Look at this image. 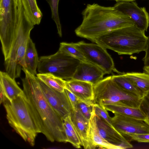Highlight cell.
<instances>
[{
	"instance_id": "1",
	"label": "cell",
	"mask_w": 149,
	"mask_h": 149,
	"mask_svg": "<svg viewBox=\"0 0 149 149\" xmlns=\"http://www.w3.org/2000/svg\"><path fill=\"white\" fill-rule=\"evenodd\" d=\"M22 79L24 98L38 133L43 134L51 142H67L63 119L44 96L37 76L23 69Z\"/></svg>"
},
{
	"instance_id": "2",
	"label": "cell",
	"mask_w": 149,
	"mask_h": 149,
	"mask_svg": "<svg viewBox=\"0 0 149 149\" xmlns=\"http://www.w3.org/2000/svg\"><path fill=\"white\" fill-rule=\"evenodd\" d=\"M17 7L15 29L0 34L5 70L14 79L20 77L21 70L26 67L25 54L31 31L34 25L25 10L22 0H19Z\"/></svg>"
},
{
	"instance_id": "3",
	"label": "cell",
	"mask_w": 149,
	"mask_h": 149,
	"mask_svg": "<svg viewBox=\"0 0 149 149\" xmlns=\"http://www.w3.org/2000/svg\"><path fill=\"white\" fill-rule=\"evenodd\" d=\"M82 21L75 30L78 36L93 41L111 31L134 25L131 18L114 6L87 4L81 13Z\"/></svg>"
},
{
	"instance_id": "4",
	"label": "cell",
	"mask_w": 149,
	"mask_h": 149,
	"mask_svg": "<svg viewBox=\"0 0 149 149\" xmlns=\"http://www.w3.org/2000/svg\"><path fill=\"white\" fill-rule=\"evenodd\" d=\"M147 39L144 31L133 25L111 31L92 42L119 55H131L145 51Z\"/></svg>"
},
{
	"instance_id": "5",
	"label": "cell",
	"mask_w": 149,
	"mask_h": 149,
	"mask_svg": "<svg viewBox=\"0 0 149 149\" xmlns=\"http://www.w3.org/2000/svg\"><path fill=\"white\" fill-rule=\"evenodd\" d=\"M3 104L9 124L25 141L34 146L38 133L28 109L24 92L11 102L7 99Z\"/></svg>"
},
{
	"instance_id": "6",
	"label": "cell",
	"mask_w": 149,
	"mask_h": 149,
	"mask_svg": "<svg viewBox=\"0 0 149 149\" xmlns=\"http://www.w3.org/2000/svg\"><path fill=\"white\" fill-rule=\"evenodd\" d=\"M93 102L102 106L118 103L130 107L139 108L141 98L122 88L111 76L103 78L93 85Z\"/></svg>"
},
{
	"instance_id": "7",
	"label": "cell",
	"mask_w": 149,
	"mask_h": 149,
	"mask_svg": "<svg viewBox=\"0 0 149 149\" xmlns=\"http://www.w3.org/2000/svg\"><path fill=\"white\" fill-rule=\"evenodd\" d=\"M81 62L58 50L54 54L40 57L37 68L39 73H50L67 81L72 79Z\"/></svg>"
},
{
	"instance_id": "8",
	"label": "cell",
	"mask_w": 149,
	"mask_h": 149,
	"mask_svg": "<svg viewBox=\"0 0 149 149\" xmlns=\"http://www.w3.org/2000/svg\"><path fill=\"white\" fill-rule=\"evenodd\" d=\"M89 62L100 68L105 74H109L113 71L118 74L122 72L115 68L113 61L106 49L97 44L87 43L83 41L73 43Z\"/></svg>"
},
{
	"instance_id": "9",
	"label": "cell",
	"mask_w": 149,
	"mask_h": 149,
	"mask_svg": "<svg viewBox=\"0 0 149 149\" xmlns=\"http://www.w3.org/2000/svg\"><path fill=\"white\" fill-rule=\"evenodd\" d=\"M37 78L44 96L54 110L63 120L70 115L73 109L65 91L61 92L54 90Z\"/></svg>"
},
{
	"instance_id": "10",
	"label": "cell",
	"mask_w": 149,
	"mask_h": 149,
	"mask_svg": "<svg viewBox=\"0 0 149 149\" xmlns=\"http://www.w3.org/2000/svg\"><path fill=\"white\" fill-rule=\"evenodd\" d=\"M111 118L113 127L123 136L149 133V125L144 120L118 114Z\"/></svg>"
},
{
	"instance_id": "11",
	"label": "cell",
	"mask_w": 149,
	"mask_h": 149,
	"mask_svg": "<svg viewBox=\"0 0 149 149\" xmlns=\"http://www.w3.org/2000/svg\"><path fill=\"white\" fill-rule=\"evenodd\" d=\"M114 6L129 16L134 25L143 31H147L149 24V15L145 7H140L134 1H118Z\"/></svg>"
},
{
	"instance_id": "12",
	"label": "cell",
	"mask_w": 149,
	"mask_h": 149,
	"mask_svg": "<svg viewBox=\"0 0 149 149\" xmlns=\"http://www.w3.org/2000/svg\"><path fill=\"white\" fill-rule=\"evenodd\" d=\"M0 0V32L14 29L17 24L18 5L15 0Z\"/></svg>"
},
{
	"instance_id": "13",
	"label": "cell",
	"mask_w": 149,
	"mask_h": 149,
	"mask_svg": "<svg viewBox=\"0 0 149 149\" xmlns=\"http://www.w3.org/2000/svg\"><path fill=\"white\" fill-rule=\"evenodd\" d=\"M96 119L99 132L106 141L111 144L120 147L121 149L133 147V146L124 136L114 127L107 124L96 115Z\"/></svg>"
},
{
	"instance_id": "14",
	"label": "cell",
	"mask_w": 149,
	"mask_h": 149,
	"mask_svg": "<svg viewBox=\"0 0 149 149\" xmlns=\"http://www.w3.org/2000/svg\"><path fill=\"white\" fill-rule=\"evenodd\" d=\"M104 74L100 68L91 63L81 62L72 79L89 82L93 85L103 79Z\"/></svg>"
},
{
	"instance_id": "15",
	"label": "cell",
	"mask_w": 149,
	"mask_h": 149,
	"mask_svg": "<svg viewBox=\"0 0 149 149\" xmlns=\"http://www.w3.org/2000/svg\"><path fill=\"white\" fill-rule=\"evenodd\" d=\"M88 137L89 149H94L96 148L102 149H121L120 147L106 141L101 135L97 126L96 115L93 109L89 120Z\"/></svg>"
},
{
	"instance_id": "16",
	"label": "cell",
	"mask_w": 149,
	"mask_h": 149,
	"mask_svg": "<svg viewBox=\"0 0 149 149\" xmlns=\"http://www.w3.org/2000/svg\"><path fill=\"white\" fill-rule=\"evenodd\" d=\"M65 81V88L75 94L79 100L85 101H93L94 94L93 84L73 79Z\"/></svg>"
},
{
	"instance_id": "17",
	"label": "cell",
	"mask_w": 149,
	"mask_h": 149,
	"mask_svg": "<svg viewBox=\"0 0 149 149\" xmlns=\"http://www.w3.org/2000/svg\"><path fill=\"white\" fill-rule=\"evenodd\" d=\"M70 116L78 133L81 146L85 149H89L88 137L89 120L76 110L72 111Z\"/></svg>"
},
{
	"instance_id": "18",
	"label": "cell",
	"mask_w": 149,
	"mask_h": 149,
	"mask_svg": "<svg viewBox=\"0 0 149 149\" xmlns=\"http://www.w3.org/2000/svg\"><path fill=\"white\" fill-rule=\"evenodd\" d=\"M0 87L10 102L24 93L23 90L17 85L15 79L12 78L6 72H0Z\"/></svg>"
},
{
	"instance_id": "19",
	"label": "cell",
	"mask_w": 149,
	"mask_h": 149,
	"mask_svg": "<svg viewBox=\"0 0 149 149\" xmlns=\"http://www.w3.org/2000/svg\"><path fill=\"white\" fill-rule=\"evenodd\" d=\"M102 106L107 111L114 114L131 117L144 120L147 116L139 108H135L122 105L117 103H111Z\"/></svg>"
},
{
	"instance_id": "20",
	"label": "cell",
	"mask_w": 149,
	"mask_h": 149,
	"mask_svg": "<svg viewBox=\"0 0 149 149\" xmlns=\"http://www.w3.org/2000/svg\"><path fill=\"white\" fill-rule=\"evenodd\" d=\"M39 60L35 44L30 38L27 43L24 55L26 67L23 68L26 69L31 74L35 75L37 74L36 70Z\"/></svg>"
},
{
	"instance_id": "21",
	"label": "cell",
	"mask_w": 149,
	"mask_h": 149,
	"mask_svg": "<svg viewBox=\"0 0 149 149\" xmlns=\"http://www.w3.org/2000/svg\"><path fill=\"white\" fill-rule=\"evenodd\" d=\"M124 74L139 89L143 95L149 92V74L144 72H124Z\"/></svg>"
},
{
	"instance_id": "22",
	"label": "cell",
	"mask_w": 149,
	"mask_h": 149,
	"mask_svg": "<svg viewBox=\"0 0 149 149\" xmlns=\"http://www.w3.org/2000/svg\"><path fill=\"white\" fill-rule=\"evenodd\" d=\"M124 72L111 76L113 80L120 87L138 97L142 98V92L124 74Z\"/></svg>"
},
{
	"instance_id": "23",
	"label": "cell",
	"mask_w": 149,
	"mask_h": 149,
	"mask_svg": "<svg viewBox=\"0 0 149 149\" xmlns=\"http://www.w3.org/2000/svg\"><path fill=\"white\" fill-rule=\"evenodd\" d=\"M37 77L47 86L58 91L63 92L65 88V80L50 73H39Z\"/></svg>"
},
{
	"instance_id": "24",
	"label": "cell",
	"mask_w": 149,
	"mask_h": 149,
	"mask_svg": "<svg viewBox=\"0 0 149 149\" xmlns=\"http://www.w3.org/2000/svg\"><path fill=\"white\" fill-rule=\"evenodd\" d=\"M29 17L34 25L39 24L42 17L36 0H22Z\"/></svg>"
},
{
	"instance_id": "25",
	"label": "cell",
	"mask_w": 149,
	"mask_h": 149,
	"mask_svg": "<svg viewBox=\"0 0 149 149\" xmlns=\"http://www.w3.org/2000/svg\"><path fill=\"white\" fill-rule=\"evenodd\" d=\"M58 50L77 59L81 62H89L81 52L74 46L72 42L60 43Z\"/></svg>"
},
{
	"instance_id": "26",
	"label": "cell",
	"mask_w": 149,
	"mask_h": 149,
	"mask_svg": "<svg viewBox=\"0 0 149 149\" xmlns=\"http://www.w3.org/2000/svg\"><path fill=\"white\" fill-rule=\"evenodd\" d=\"M94 103L93 101H85L79 100L75 107L78 111L86 119L89 120L93 109Z\"/></svg>"
},
{
	"instance_id": "27",
	"label": "cell",
	"mask_w": 149,
	"mask_h": 149,
	"mask_svg": "<svg viewBox=\"0 0 149 149\" xmlns=\"http://www.w3.org/2000/svg\"><path fill=\"white\" fill-rule=\"evenodd\" d=\"M49 4L52 12V18L54 21L57 28L58 33L60 37L62 36L61 26L58 13L59 0H46Z\"/></svg>"
},
{
	"instance_id": "28",
	"label": "cell",
	"mask_w": 149,
	"mask_h": 149,
	"mask_svg": "<svg viewBox=\"0 0 149 149\" xmlns=\"http://www.w3.org/2000/svg\"><path fill=\"white\" fill-rule=\"evenodd\" d=\"M93 110L96 115L111 127L112 125L111 118L109 116L107 110L102 106L97 104L94 103Z\"/></svg>"
},
{
	"instance_id": "29",
	"label": "cell",
	"mask_w": 149,
	"mask_h": 149,
	"mask_svg": "<svg viewBox=\"0 0 149 149\" xmlns=\"http://www.w3.org/2000/svg\"><path fill=\"white\" fill-rule=\"evenodd\" d=\"M64 127L67 138V142L70 143L76 148H81V143L79 138L71 132L67 128L64 123Z\"/></svg>"
},
{
	"instance_id": "30",
	"label": "cell",
	"mask_w": 149,
	"mask_h": 149,
	"mask_svg": "<svg viewBox=\"0 0 149 149\" xmlns=\"http://www.w3.org/2000/svg\"><path fill=\"white\" fill-rule=\"evenodd\" d=\"M139 108L147 117L149 116V92L145 94L141 98Z\"/></svg>"
},
{
	"instance_id": "31",
	"label": "cell",
	"mask_w": 149,
	"mask_h": 149,
	"mask_svg": "<svg viewBox=\"0 0 149 149\" xmlns=\"http://www.w3.org/2000/svg\"><path fill=\"white\" fill-rule=\"evenodd\" d=\"M132 140L139 142L149 143V133L135 134L130 136Z\"/></svg>"
},
{
	"instance_id": "32",
	"label": "cell",
	"mask_w": 149,
	"mask_h": 149,
	"mask_svg": "<svg viewBox=\"0 0 149 149\" xmlns=\"http://www.w3.org/2000/svg\"><path fill=\"white\" fill-rule=\"evenodd\" d=\"M65 91L70 102L73 110L75 111L77 103L79 100L75 94L68 90L65 88Z\"/></svg>"
},
{
	"instance_id": "33",
	"label": "cell",
	"mask_w": 149,
	"mask_h": 149,
	"mask_svg": "<svg viewBox=\"0 0 149 149\" xmlns=\"http://www.w3.org/2000/svg\"><path fill=\"white\" fill-rule=\"evenodd\" d=\"M145 51V55L142 59L144 62V67H149V36L148 37L146 47Z\"/></svg>"
},
{
	"instance_id": "34",
	"label": "cell",
	"mask_w": 149,
	"mask_h": 149,
	"mask_svg": "<svg viewBox=\"0 0 149 149\" xmlns=\"http://www.w3.org/2000/svg\"><path fill=\"white\" fill-rule=\"evenodd\" d=\"M0 104L2 103L7 99L2 88L0 87Z\"/></svg>"
},
{
	"instance_id": "35",
	"label": "cell",
	"mask_w": 149,
	"mask_h": 149,
	"mask_svg": "<svg viewBox=\"0 0 149 149\" xmlns=\"http://www.w3.org/2000/svg\"><path fill=\"white\" fill-rule=\"evenodd\" d=\"M143 70L144 72L149 74V67H144Z\"/></svg>"
},
{
	"instance_id": "36",
	"label": "cell",
	"mask_w": 149,
	"mask_h": 149,
	"mask_svg": "<svg viewBox=\"0 0 149 149\" xmlns=\"http://www.w3.org/2000/svg\"><path fill=\"white\" fill-rule=\"evenodd\" d=\"M111 0V1H116V2L118 1H134L136 0Z\"/></svg>"
},
{
	"instance_id": "37",
	"label": "cell",
	"mask_w": 149,
	"mask_h": 149,
	"mask_svg": "<svg viewBox=\"0 0 149 149\" xmlns=\"http://www.w3.org/2000/svg\"><path fill=\"white\" fill-rule=\"evenodd\" d=\"M144 121L149 125V116L147 117Z\"/></svg>"
},
{
	"instance_id": "38",
	"label": "cell",
	"mask_w": 149,
	"mask_h": 149,
	"mask_svg": "<svg viewBox=\"0 0 149 149\" xmlns=\"http://www.w3.org/2000/svg\"><path fill=\"white\" fill-rule=\"evenodd\" d=\"M19 0H15V2H16V3H17V5H18Z\"/></svg>"
}]
</instances>
